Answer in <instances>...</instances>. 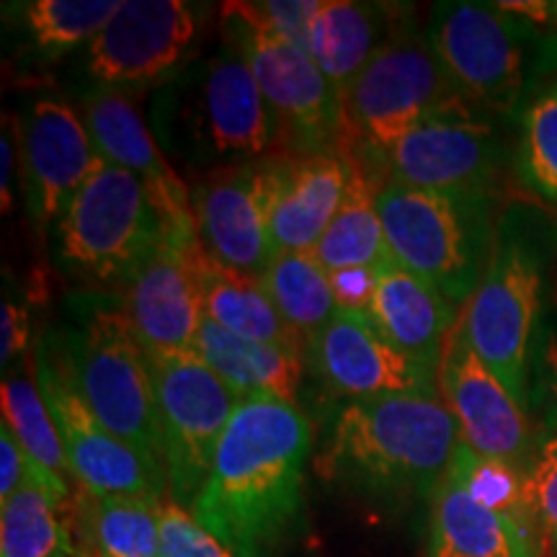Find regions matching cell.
<instances>
[{"label":"cell","instance_id":"obj_1","mask_svg":"<svg viewBox=\"0 0 557 557\" xmlns=\"http://www.w3.org/2000/svg\"><path fill=\"white\" fill-rule=\"evenodd\" d=\"M310 418L295 403H238L214 451L194 517L235 557H278L305 529Z\"/></svg>","mask_w":557,"mask_h":557},{"label":"cell","instance_id":"obj_2","mask_svg":"<svg viewBox=\"0 0 557 557\" xmlns=\"http://www.w3.org/2000/svg\"><path fill=\"white\" fill-rule=\"evenodd\" d=\"M459 447L442 395H380L348 400L333 418L320 470L382 508L434 498Z\"/></svg>","mask_w":557,"mask_h":557},{"label":"cell","instance_id":"obj_3","mask_svg":"<svg viewBox=\"0 0 557 557\" xmlns=\"http://www.w3.org/2000/svg\"><path fill=\"white\" fill-rule=\"evenodd\" d=\"M150 122L165 150L212 171L259 163L282 139L248 58L230 37L158 88Z\"/></svg>","mask_w":557,"mask_h":557},{"label":"cell","instance_id":"obj_4","mask_svg":"<svg viewBox=\"0 0 557 557\" xmlns=\"http://www.w3.org/2000/svg\"><path fill=\"white\" fill-rule=\"evenodd\" d=\"M555 261L557 222L537 207L511 205L498 218L491 261L459 315L478 357L524 408L534 338Z\"/></svg>","mask_w":557,"mask_h":557},{"label":"cell","instance_id":"obj_5","mask_svg":"<svg viewBox=\"0 0 557 557\" xmlns=\"http://www.w3.org/2000/svg\"><path fill=\"white\" fill-rule=\"evenodd\" d=\"M426 37L457 88L496 114H524L529 94L557 67V32L496 3H436Z\"/></svg>","mask_w":557,"mask_h":557},{"label":"cell","instance_id":"obj_6","mask_svg":"<svg viewBox=\"0 0 557 557\" xmlns=\"http://www.w3.org/2000/svg\"><path fill=\"white\" fill-rule=\"evenodd\" d=\"M377 209L393 259L434 284L455 308H465L496 243V197L416 189L385 178Z\"/></svg>","mask_w":557,"mask_h":557},{"label":"cell","instance_id":"obj_7","mask_svg":"<svg viewBox=\"0 0 557 557\" xmlns=\"http://www.w3.org/2000/svg\"><path fill=\"white\" fill-rule=\"evenodd\" d=\"M472 103L449 78L426 34L413 26H395L385 45L344 94V111L351 127V150L387 152L429 116Z\"/></svg>","mask_w":557,"mask_h":557},{"label":"cell","instance_id":"obj_8","mask_svg":"<svg viewBox=\"0 0 557 557\" xmlns=\"http://www.w3.org/2000/svg\"><path fill=\"white\" fill-rule=\"evenodd\" d=\"M67 374L111 434L165 470L148 354L124 308L90 305L70 333Z\"/></svg>","mask_w":557,"mask_h":557},{"label":"cell","instance_id":"obj_9","mask_svg":"<svg viewBox=\"0 0 557 557\" xmlns=\"http://www.w3.org/2000/svg\"><path fill=\"white\" fill-rule=\"evenodd\" d=\"M225 34L238 41L261 94L274 111L289 156H341L351 150L344 99L302 47L269 29L248 3L222 5Z\"/></svg>","mask_w":557,"mask_h":557},{"label":"cell","instance_id":"obj_10","mask_svg":"<svg viewBox=\"0 0 557 557\" xmlns=\"http://www.w3.org/2000/svg\"><path fill=\"white\" fill-rule=\"evenodd\" d=\"M165 233L148 186L101 158L60 214V261L96 282L127 284Z\"/></svg>","mask_w":557,"mask_h":557},{"label":"cell","instance_id":"obj_11","mask_svg":"<svg viewBox=\"0 0 557 557\" xmlns=\"http://www.w3.org/2000/svg\"><path fill=\"white\" fill-rule=\"evenodd\" d=\"M148 361L171 500L194 508L240 400L197 351L152 354Z\"/></svg>","mask_w":557,"mask_h":557},{"label":"cell","instance_id":"obj_12","mask_svg":"<svg viewBox=\"0 0 557 557\" xmlns=\"http://www.w3.org/2000/svg\"><path fill=\"white\" fill-rule=\"evenodd\" d=\"M508 148L478 103L429 116L387 152V178L431 191L493 194Z\"/></svg>","mask_w":557,"mask_h":557},{"label":"cell","instance_id":"obj_13","mask_svg":"<svg viewBox=\"0 0 557 557\" xmlns=\"http://www.w3.org/2000/svg\"><path fill=\"white\" fill-rule=\"evenodd\" d=\"M37 385L52 410L70 468L83 491L94 496L143 498L163 504L169 491L165 470L103 426L81 398L67 367H62L54 357L39 354Z\"/></svg>","mask_w":557,"mask_h":557},{"label":"cell","instance_id":"obj_14","mask_svg":"<svg viewBox=\"0 0 557 557\" xmlns=\"http://www.w3.org/2000/svg\"><path fill=\"white\" fill-rule=\"evenodd\" d=\"M197 34L186 0H127L86 47V73L116 90L165 86L191 62Z\"/></svg>","mask_w":557,"mask_h":557},{"label":"cell","instance_id":"obj_15","mask_svg":"<svg viewBox=\"0 0 557 557\" xmlns=\"http://www.w3.org/2000/svg\"><path fill=\"white\" fill-rule=\"evenodd\" d=\"M438 395L455 416L459 442L475 455L496 459L527 475L537 457L527 408L508 393L465 336L462 320L451 329L438 364Z\"/></svg>","mask_w":557,"mask_h":557},{"label":"cell","instance_id":"obj_16","mask_svg":"<svg viewBox=\"0 0 557 557\" xmlns=\"http://www.w3.org/2000/svg\"><path fill=\"white\" fill-rule=\"evenodd\" d=\"M199 238L165 233L124 287V312L145 354L194 351L205 323Z\"/></svg>","mask_w":557,"mask_h":557},{"label":"cell","instance_id":"obj_17","mask_svg":"<svg viewBox=\"0 0 557 557\" xmlns=\"http://www.w3.org/2000/svg\"><path fill=\"white\" fill-rule=\"evenodd\" d=\"M312 367L346 398L438 395V374L382 336L367 312L338 310L308 348Z\"/></svg>","mask_w":557,"mask_h":557},{"label":"cell","instance_id":"obj_18","mask_svg":"<svg viewBox=\"0 0 557 557\" xmlns=\"http://www.w3.org/2000/svg\"><path fill=\"white\" fill-rule=\"evenodd\" d=\"M191 207L207 259L235 274L261 278L276 256L263 163L209 171L191 191Z\"/></svg>","mask_w":557,"mask_h":557},{"label":"cell","instance_id":"obj_19","mask_svg":"<svg viewBox=\"0 0 557 557\" xmlns=\"http://www.w3.org/2000/svg\"><path fill=\"white\" fill-rule=\"evenodd\" d=\"M83 122L103 160L135 173L148 186L171 233L197 238L191 191L169 165L135 101L116 88L94 90L83 101Z\"/></svg>","mask_w":557,"mask_h":557},{"label":"cell","instance_id":"obj_20","mask_svg":"<svg viewBox=\"0 0 557 557\" xmlns=\"http://www.w3.org/2000/svg\"><path fill=\"white\" fill-rule=\"evenodd\" d=\"M351 163L341 156H282L263 163L267 214L276 253H310L338 214Z\"/></svg>","mask_w":557,"mask_h":557},{"label":"cell","instance_id":"obj_21","mask_svg":"<svg viewBox=\"0 0 557 557\" xmlns=\"http://www.w3.org/2000/svg\"><path fill=\"white\" fill-rule=\"evenodd\" d=\"M24 156L29 209L39 225L60 220L101 160L83 116L60 99L34 101L24 122Z\"/></svg>","mask_w":557,"mask_h":557},{"label":"cell","instance_id":"obj_22","mask_svg":"<svg viewBox=\"0 0 557 557\" xmlns=\"http://www.w3.org/2000/svg\"><path fill=\"white\" fill-rule=\"evenodd\" d=\"M457 310L434 284L389 261L377 269V289L367 315L389 344L438 374Z\"/></svg>","mask_w":557,"mask_h":557},{"label":"cell","instance_id":"obj_23","mask_svg":"<svg viewBox=\"0 0 557 557\" xmlns=\"http://www.w3.org/2000/svg\"><path fill=\"white\" fill-rule=\"evenodd\" d=\"M431 557H540V537L527 517L496 511L449 475L431 498Z\"/></svg>","mask_w":557,"mask_h":557},{"label":"cell","instance_id":"obj_24","mask_svg":"<svg viewBox=\"0 0 557 557\" xmlns=\"http://www.w3.org/2000/svg\"><path fill=\"white\" fill-rule=\"evenodd\" d=\"M194 351L238 395V400H297L299 380H302V354L295 348L243 338L205 318Z\"/></svg>","mask_w":557,"mask_h":557},{"label":"cell","instance_id":"obj_25","mask_svg":"<svg viewBox=\"0 0 557 557\" xmlns=\"http://www.w3.org/2000/svg\"><path fill=\"white\" fill-rule=\"evenodd\" d=\"M393 29L395 24H389L385 5L320 0V9L310 21L308 54L344 99L348 86L357 81Z\"/></svg>","mask_w":557,"mask_h":557},{"label":"cell","instance_id":"obj_26","mask_svg":"<svg viewBox=\"0 0 557 557\" xmlns=\"http://www.w3.org/2000/svg\"><path fill=\"white\" fill-rule=\"evenodd\" d=\"M377 189L380 184L351 163L344 205L318 246L310 250L312 259L329 274L341 269H380L395 261L380 220Z\"/></svg>","mask_w":557,"mask_h":557},{"label":"cell","instance_id":"obj_27","mask_svg":"<svg viewBox=\"0 0 557 557\" xmlns=\"http://www.w3.org/2000/svg\"><path fill=\"white\" fill-rule=\"evenodd\" d=\"M70 485L47 475L29 483L0 504V557H73V545L60 508Z\"/></svg>","mask_w":557,"mask_h":557},{"label":"cell","instance_id":"obj_28","mask_svg":"<svg viewBox=\"0 0 557 557\" xmlns=\"http://www.w3.org/2000/svg\"><path fill=\"white\" fill-rule=\"evenodd\" d=\"M201 297H205V318L222 325L243 338L263 341L305 354V346L287 329L271 302L261 278L235 274L220 263L201 261Z\"/></svg>","mask_w":557,"mask_h":557},{"label":"cell","instance_id":"obj_29","mask_svg":"<svg viewBox=\"0 0 557 557\" xmlns=\"http://www.w3.org/2000/svg\"><path fill=\"white\" fill-rule=\"evenodd\" d=\"M261 284L305 351L338 312L329 271L310 253H292V250L276 253L263 271Z\"/></svg>","mask_w":557,"mask_h":557},{"label":"cell","instance_id":"obj_30","mask_svg":"<svg viewBox=\"0 0 557 557\" xmlns=\"http://www.w3.org/2000/svg\"><path fill=\"white\" fill-rule=\"evenodd\" d=\"M163 504L94 496L83 491V513L96 557H160Z\"/></svg>","mask_w":557,"mask_h":557},{"label":"cell","instance_id":"obj_31","mask_svg":"<svg viewBox=\"0 0 557 557\" xmlns=\"http://www.w3.org/2000/svg\"><path fill=\"white\" fill-rule=\"evenodd\" d=\"M0 408H3V423L13 431L26 455L39 468L70 485V480H75L73 468H70L65 444H62L52 410L47 406L37 382L21 377V374L5 377L0 385Z\"/></svg>","mask_w":557,"mask_h":557},{"label":"cell","instance_id":"obj_32","mask_svg":"<svg viewBox=\"0 0 557 557\" xmlns=\"http://www.w3.org/2000/svg\"><path fill=\"white\" fill-rule=\"evenodd\" d=\"M32 45L45 54H62L90 45L122 9V0H32L18 5Z\"/></svg>","mask_w":557,"mask_h":557},{"label":"cell","instance_id":"obj_33","mask_svg":"<svg viewBox=\"0 0 557 557\" xmlns=\"http://www.w3.org/2000/svg\"><path fill=\"white\" fill-rule=\"evenodd\" d=\"M517 169L527 189L557 209V83L537 90L521 114Z\"/></svg>","mask_w":557,"mask_h":557},{"label":"cell","instance_id":"obj_34","mask_svg":"<svg viewBox=\"0 0 557 557\" xmlns=\"http://www.w3.org/2000/svg\"><path fill=\"white\" fill-rule=\"evenodd\" d=\"M449 475L455 478L457 483L478 500V504L496 508V511H508V513H519V517H527L524 475H521L519 470L508 468L504 462H496V459L480 457L470 447H465V444L459 442L455 459H451Z\"/></svg>","mask_w":557,"mask_h":557},{"label":"cell","instance_id":"obj_35","mask_svg":"<svg viewBox=\"0 0 557 557\" xmlns=\"http://www.w3.org/2000/svg\"><path fill=\"white\" fill-rule=\"evenodd\" d=\"M529 408L542 413L547 442H557V271L547 284L529 372Z\"/></svg>","mask_w":557,"mask_h":557},{"label":"cell","instance_id":"obj_36","mask_svg":"<svg viewBox=\"0 0 557 557\" xmlns=\"http://www.w3.org/2000/svg\"><path fill=\"white\" fill-rule=\"evenodd\" d=\"M524 513L537 537L557 545V442H542L524 475Z\"/></svg>","mask_w":557,"mask_h":557},{"label":"cell","instance_id":"obj_37","mask_svg":"<svg viewBox=\"0 0 557 557\" xmlns=\"http://www.w3.org/2000/svg\"><path fill=\"white\" fill-rule=\"evenodd\" d=\"M160 557H235L194 513L178 504L160 511Z\"/></svg>","mask_w":557,"mask_h":557},{"label":"cell","instance_id":"obj_38","mask_svg":"<svg viewBox=\"0 0 557 557\" xmlns=\"http://www.w3.org/2000/svg\"><path fill=\"white\" fill-rule=\"evenodd\" d=\"M248 9L261 24L308 52L310 21L320 9V0H267V3H248Z\"/></svg>","mask_w":557,"mask_h":557},{"label":"cell","instance_id":"obj_39","mask_svg":"<svg viewBox=\"0 0 557 557\" xmlns=\"http://www.w3.org/2000/svg\"><path fill=\"white\" fill-rule=\"evenodd\" d=\"M41 472L47 470L39 468V465L26 455V449L21 447L18 438L13 436V431L3 423V426H0V504L9 500L13 493H18L34 475H41ZM47 475H50V472H47Z\"/></svg>","mask_w":557,"mask_h":557},{"label":"cell","instance_id":"obj_40","mask_svg":"<svg viewBox=\"0 0 557 557\" xmlns=\"http://www.w3.org/2000/svg\"><path fill=\"white\" fill-rule=\"evenodd\" d=\"M329 276L338 310L369 312L374 289H377V269H341L331 271Z\"/></svg>","mask_w":557,"mask_h":557},{"label":"cell","instance_id":"obj_41","mask_svg":"<svg viewBox=\"0 0 557 557\" xmlns=\"http://www.w3.org/2000/svg\"><path fill=\"white\" fill-rule=\"evenodd\" d=\"M3 336H0V359H3V367L11 364L13 357H18L24 351L26 344H29V315L18 308L11 299H3Z\"/></svg>","mask_w":557,"mask_h":557},{"label":"cell","instance_id":"obj_42","mask_svg":"<svg viewBox=\"0 0 557 557\" xmlns=\"http://www.w3.org/2000/svg\"><path fill=\"white\" fill-rule=\"evenodd\" d=\"M496 5L500 11L532 21V24H545V21L553 18V11H549V3H545V0H508V3Z\"/></svg>","mask_w":557,"mask_h":557},{"label":"cell","instance_id":"obj_43","mask_svg":"<svg viewBox=\"0 0 557 557\" xmlns=\"http://www.w3.org/2000/svg\"><path fill=\"white\" fill-rule=\"evenodd\" d=\"M0 156H3V176H0V201H3V214L11 212L13 197H11V173H13V143L9 129H3V139H0Z\"/></svg>","mask_w":557,"mask_h":557},{"label":"cell","instance_id":"obj_44","mask_svg":"<svg viewBox=\"0 0 557 557\" xmlns=\"http://www.w3.org/2000/svg\"><path fill=\"white\" fill-rule=\"evenodd\" d=\"M549 11H553V21H557V3H549Z\"/></svg>","mask_w":557,"mask_h":557}]
</instances>
